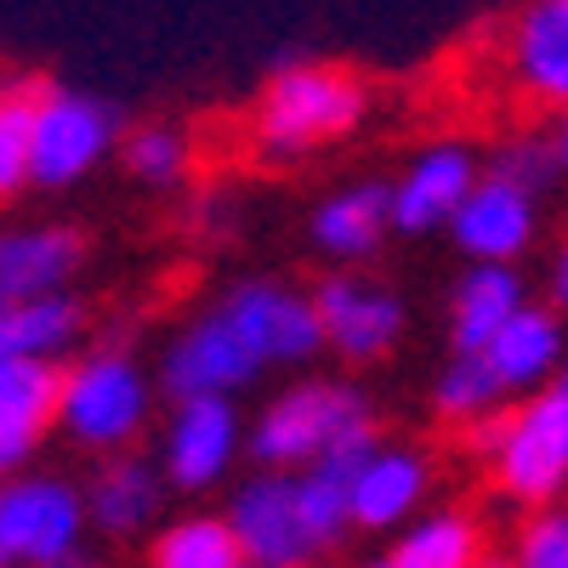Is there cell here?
<instances>
[{
    "label": "cell",
    "mask_w": 568,
    "mask_h": 568,
    "mask_svg": "<svg viewBox=\"0 0 568 568\" xmlns=\"http://www.w3.org/2000/svg\"><path fill=\"white\" fill-rule=\"evenodd\" d=\"M375 444V415L347 382H296L251 420V460L296 471L313 460L353 466Z\"/></svg>",
    "instance_id": "1"
},
{
    "label": "cell",
    "mask_w": 568,
    "mask_h": 568,
    "mask_svg": "<svg viewBox=\"0 0 568 568\" xmlns=\"http://www.w3.org/2000/svg\"><path fill=\"white\" fill-rule=\"evenodd\" d=\"M369 91L358 74L336 69V63H291L278 69L251 114V142L267 160H296L313 154L324 142L347 136L364 120Z\"/></svg>",
    "instance_id": "2"
},
{
    "label": "cell",
    "mask_w": 568,
    "mask_h": 568,
    "mask_svg": "<svg viewBox=\"0 0 568 568\" xmlns=\"http://www.w3.org/2000/svg\"><path fill=\"white\" fill-rule=\"evenodd\" d=\"M466 444L484 455L495 489L517 506H546L568 489V426L546 387L524 393V404L511 409L500 404L495 415L471 420Z\"/></svg>",
    "instance_id": "3"
},
{
    "label": "cell",
    "mask_w": 568,
    "mask_h": 568,
    "mask_svg": "<svg viewBox=\"0 0 568 568\" xmlns=\"http://www.w3.org/2000/svg\"><path fill=\"white\" fill-rule=\"evenodd\" d=\"M149 409H154V387L131 353L103 347L58 369V426L80 449H98V455L125 449L149 426Z\"/></svg>",
    "instance_id": "4"
},
{
    "label": "cell",
    "mask_w": 568,
    "mask_h": 568,
    "mask_svg": "<svg viewBox=\"0 0 568 568\" xmlns=\"http://www.w3.org/2000/svg\"><path fill=\"white\" fill-rule=\"evenodd\" d=\"M85 540V495L52 471L0 478V568H63Z\"/></svg>",
    "instance_id": "5"
},
{
    "label": "cell",
    "mask_w": 568,
    "mask_h": 568,
    "mask_svg": "<svg viewBox=\"0 0 568 568\" xmlns=\"http://www.w3.org/2000/svg\"><path fill=\"white\" fill-rule=\"evenodd\" d=\"M120 120L98 98L69 85L34 91V125H29V182L34 187H69L103 165L114 149Z\"/></svg>",
    "instance_id": "6"
},
{
    "label": "cell",
    "mask_w": 568,
    "mask_h": 568,
    "mask_svg": "<svg viewBox=\"0 0 568 568\" xmlns=\"http://www.w3.org/2000/svg\"><path fill=\"white\" fill-rule=\"evenodd\" d=\"M262 369H267V358L251 342V329L240 324V313H233L227 302H216L165 347L160 382H165L171 398H200V393H227L233 398L240 387H251Z\"/></svg>",
    "instance_id": "7"
},
{
    "label": "cell",
    "mask_w": 568,
    "mask_h": 568,
    "mask_svg": "<svg viewBox=\"0 0 568 568\" xmlns=\"http://www.w3.org/2000/svg\"><path fill=\"white\" fill-rule=\"evenodd\" d=\"M500 80L517 103L562 114L568 109V0H524L495 40Z\"/></svg>",
    "instance_id": "8"
},
{
    "label": "cell",
    "mask_w": 568,
    "mask_h": 568,
    "mask_svg": "<svg viewBox=\"0 0 568 568\" xmlns=\"http://www.w3.org/2000/svg\"><path fill=\"white\" fill-rule=\"evenodd\" d=\"M240 455H245V420L227 393L176 398L165 438H160V471L176 489H187V495L216 489Z\"/></svg>",
    "instance_id": "9"
},
{
    "label": "cell",
    "mask_w": 568,
    "mask_h": 568,
    "mask_svg": "<svg viewBox=\"0 0 568 568\" xmlns=\"http://www.w3.org/2000/svg\"><path fill=\"white\" fill-rule=\"evenodd\" d=\"M227 529L240 540V557L256 568H307L318 557L296 506V471L262 466L256 478H245L227 500Z\"/></svg>",
    "instance_id": "10"
},
{
    "label": "cell",
    "mask_w": 568,
    "mask_h": 568,
    "mask_svg": "<svg viewBox=\"0 0 568 568\" xmlns=\"http://www.w3.org/2000/svg\"><path fill=\"white\" fill-rule=\"evenodd\" d=\"M535 227H540V194L524 182H506L495 171H484L478 182L466 187V200L449 216L455 245L471 262H517L535 245Z\"/></svg>",
    "instance_id": "11"
},
{
    "label": "cell",
    "mask_w": 568,
    "mask_h": 568,
    "mask_svg": "<svg viewBox=\"0 0 568 568\" xmlns=\"http://www.w3.org/2000/svg\"><path fill=\"white\" fill-rule=\"evenodd\" d=\"M426 489H433V466H426V455L409 449V444H382L375 438L347 471L353 529H369V535L404 529L409 517L420 511Z\"/></svg>",
    "instance_id": "12"
},
{
    "label": "cell",
    "mask_w": 568,
    "mask_h": 568,
    "mask_svg": "<svg viewBox=\"0 0 568 568\" xmlns=\"http://www.w3.org/2000/svg\"><path fill=\"white\" fill-rule=\"evenodd\" d=\"M318 324H324V347H336L347 364H369L382 358L398 336H404V302L382 284H364V278H324L313 291Z\"/></svg>",
    "instance_id": "13"
},
{
    "label": "cell",
    "mask_w": 568,
    "mask_h": 568,
    "mask_svg": "<svg viewBox=\"0 0 568 568\" xmlns=\"http://www.w3.org/2000/svg\"><path fill=\"white\" fill-rule=\"evenodd\" d=\"M478 182V160L460 142H433L420 149L398 182H387V222L398 233H433L449 227L455 205L466 200V187Z\"/></svg>",
    "instance_id": "14"
},
{
    "label": "cell",
    "mask_w": 568,
    "mask_h": 568,
    "mask_svg": "<svg viewBox=\"0 0 568 568\" xmlns=\"http://www.w3.org/2000/svg\"><path fill=\"white\" fill-rule=\"evenodd\" d=\"M240 324L251 329V342L262 347L267 369L273 364H307L324 347V324L307 291H291V284H273V278H251L240 291L222 296Z\"/></svg>",
    "instance_id": "15"
},
{
    "label": "cell",
    "mask_w": 568,
    "mask_h": 568,
    "mask_svg": "<svg viewBox=\"0 0 568 568\" xmlns=\"http://www.w3.org/2000/svg\"><path fill=\"white\" fill-rule=\"evenodd\" d=\"M58 426V364L0 353V478L18 471Z\"/></svg>",
    "instance_id": "16"
},
{
    "label": "cell",
    "mask_w": 568,
    "mask_h": 568,
    "mask_svg": "<svg viewBox=\"0 0 568 568\" xmlns=\"http://www.w3.org/2000/svg\"><path fill=\"white\" fill-rule=\"evenodd\" d=\"M478 353H484L489 369L500 375L506 398H511V393H517V398H524V393H540L551 375H557V364H562V318H557L551 307L524 302Z\"/></svg>",
    "instance_id": "17"
},
{
    "label": "cell",
    "mask_w": 568,
    "mask_h": 568,
    "mask_svg": "<svg viewBox=\"0 0 568 568\" xmlns=\"http://www.w3.org/2000/svg\"><path fill=\"white\" fill-rule=\"evenodd\" d=\"M80 495H85V524H98L103 535H136L160 511V466L114 449Z\"/></svg>",
    "instance_id": "18"
},
{
    "label": "cell",
    "mask_w": 568,
    "mask_h": 568,
    "mask_svg": "<svg viewBox=\"0 0 568 568\" xmlns=\"http://www.w3.org/2000/svg\"><path fill=\"white\" fill-rule=\"evenodd\" d=\"M80 267V240L69 227H18L0 233V307L23 296L63 291L69 273Z\"/></svg>",
    "instance_id": "19"
},
{
    "label": "cell",
    "mask_w": 568,
    "mask_h": 568,
    "mask_svg": "<svg viewBox=\"0 0 568 568\" xmlns=\"http://www.w3.org/2000/svg\"><path fill=\"white\" fill-rule=\"evenodd\" d=\"M524 302H529V291H524V273H517L511 262H471V273H460L455 302H449L455 347L478 353Z\"/></svg>",
    "instance_id": "20"
},
{
    "label": "cell",
    "mask_w": 568,
    "mask_h": 568,
    "mask_svg": "<svg viewBox=\"0 0 568 568\" xmlns=\"http://www.w3.org/2000/svg\"><path fill=\"white\" fill-rule=\"evenodd\" d=\"M80 329H85V307H80L69 291L23 296V302H12V307H0V353L58 364L63 353H74Z\"/></svg>",
    "instance_id": "21"
},
{
    "label": "cell",
    "mask_w": 568,
    "mask_h": 568,
    "mask_svg": "<svg viewBox=\"0 0 568 568\" xmlns=\"http://www.w3.org/2000/svg\"><path fill=\"white\" fill-rule=\"evenodd\" d=\"M387 182H353L313 211V245L336 262H358L387 240Z\"/></svg>",
    "instance_id": "22"
},
{
    "label": "cell",
    "mask_w": 568,
    "mask_h": 568,
    "mask_svg": "<svg viewBox=\"0 0 568 568\" xmlns=\"http://www.w3.org/2000/svg\"><path fill=\"white\" fill-rule=\"evenodd\" d=\"M478 557L484 529L466 511H415L393 546V568H471Z\"/></svg>",
    "instance_id": "23"
},
{
    "label": "cell",
    "mask_w": 568,
    "mask_h": 568,
    "mask_svg": "<svg viewBox=\"0 0 568 568\" xmlns=\"http://www.w3.org/2000/svg\"><path fill=\"white\" fill-rule=\"evenodd\" d=\"M240 540H233L227 517L194 511V517H176L165 524L149 546V568H240Z\"/></svg>",
    "instance_id": "24"
},
{
    "label": "cell",
    "mask_w": 568,
    "mask_h": 568,
    "mask_svg": "<svg viewBox=\"0 0 568 568\" xmlns=\"http://www.w3.org/2000/svg\"><path fill=\"white\" fill-rule=\"evenodd\" d=\"M506 404V387H500V375L489 369L484 353H466L455 347V358L444 364V375L433 382V409L455 426H471V420H484Z\"/></svg>",
    "instance_id": "25"
},
{
    "label": "cell",
    "mask_w": 568,
    "mask_h": 568,
    "mask_svg": "<svg viewBox=\"0 0 568 568\" xmlns=\"http://www.w3.org/2000/svg\"><path fill=\"white\" fill-rule=\"evenodd\" d=\"M347 471L342 460H313L296 466V506H302V524L313 535V546H336L353 529V511H347Z\"/></svg>",
    "instance_id": "26"
},
{
    "label": "cell",
    "mask_w": 568,
    "mask_h": 568,
    "mask_svg": "<svg viewBox=\"0 0 568 568\" xmlns=\"http://www.w3.org/2000/svg\"><path fill=\"white\" fill-rule=\"evenodd\" d=\"M187 136L176 131V125H136L131 136H125V171L142 182V187H171V182H182V171H187Z\"/></svg>",
    "instance_id": "27"
},
{
    "label": "cell",
    "mask_w": 568,
    "mask_h": 568,
    "mask_svg": "<svg viewBox=\"0 0 568 568\" xmlns=\"http://www.w3.org/2000/svg\"><path fill=\"white\" fill-rule=\"evenodd\" d=\"M29 125H34V91L0 85V200L29 187Z\"/></svg>",
    "instance_id": "28"
},
{
    "label": "cell",
    "mask_w": 568,
    "mask_h": 568,
    "mask_svg": "<svg viewBox=\"0 0 568 568\" xmlns=\"http://www.w3.org/2000/svg\"><path fill=\"white\" fill-rule=\"evenodd\" d=\"M511 568H568V506H535V517L517 529Z\"/></svg>",
    "instance_id": "29"
},
{
    "label": "cell",
    "mask_w": 568,
    "mask_h": 568,
    "mask_svg": "<svg viewBox=\"0 0 568 568\" xmlns=\"http://www.w3.org/2000/svg\"><path fill=\"white\" fill-rule=\"evenodd\" d=\"M489 171H495V176H506V182H524V187H535V194H546L551 176H557L546 136H511L506 149L495 154V165H489Z\"/></svg>",
    "instance_id": "30"
},
{
    "label": "cell",
    "mask_w": 568,
    "mask_h": 568,
    "mask_svg": "<svg viewBox=\"0 0 568 568\" xmlns=\"http://www.w3.org/2000/svg\"><path fill=\"white\" fill-rule=\"evenodd\" d=\"M546 149H551V165H557V176H568V109H562V114H551Z\"/></svg>",
    "instance_id": "31"
},
{
    "label": "cell",
    "mask_w": 568,
    "mask_h": 568,
    "mask_svg": "<svg viewBox=\"0 0 568 568\" xmlns=\"http://www.w3.org/2000/svg\"><path fill=\"white\" fill-rule=\"evenodd\" d=\"M551 296H557V307H568V245L551 262Z\"/></svg>",
    "instance_id": "32"
},
{
    "label": "cell",
    "mask_w": 568,
    "mask_h": 568,
    "mask_svg": "<svg viewBox=\"0 0 568 568\" xmlns=\"http://www.w3.org/2000/svg\"><path fill=\"white\" fill-rule=\"evenodd\" d=\"M546 393L557 398V409H562V426H568V364H557V375L546 382Z\"/></svg>",
    "instance_id": "33"
},
{
    "label": "cell",
    "mask_w": 568,
    "mask_h": 568,
    "mask_svg": "<svg viewBox=\"0 0 568 568\" xmlns=\"http://www.w3.org/2000/svg\"><path fill=\"white\" fill-rule=\"evenodd\" d=\"M471 568H511V557H478Z\"/></svg>",
    "instance_id": "34"
},
{
    "label": "cell",
    "mask_w": 568,
    "mask_h": 568,
    "mask_svg": "<svg viewBox=\"0 0 568 568\" xmlns=\"http://www.w3.org/2000/svg\"><path fill=\"white\" fill-rule=\"evenodd\" d=\"M364 568H393V557H382V562H364Z\"/></svg>",
    "instance_id": "35"
},
{
    "label": "cell",
    "mask_w": 568,
    "mask_h": 568,
    "mask_svg": "<svg viewBox=\"0 0 568 568\" xmlns=\"http://www.w3.org/2000/svg\"><path fill=\"white\" fill-rule=\"evenodd\" d=\"M63 568H85V562H80V557H69V562H63Z\"/></svg>",
    "instance_id": "36"
},
{
    "label": "cell",
    "mask_w": 568,
    "mask_h": 568,
    "mask_svg": "<svg viewBox=\"0 0 568 568\" xmlns=\"http://www.w3.org/2000/svg\"><path fill=\"white\" fill-rule=\"evenodd\" d=\"M240 568H256V562H240Z\"/></svg>",
    "instance_id": "37"
},
{
    "label": "cell",
    "mask_w": 568,
    "mask_h": 568,
    "mask_svg": "<svg viewBox=\"0 0 568 568\" xmlns=\"http://www.w3.org/2000/svg\"><path fill=\"white\" fill-rule=\"evenodd\" d=\"M307 568H313V562H307Z\"/></svg>",
    "instance_id": "38"
}]
</instances>
